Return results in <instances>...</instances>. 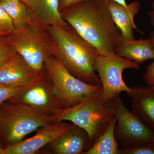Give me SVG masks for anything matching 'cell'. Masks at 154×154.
I'll list each match as a JSON object with an SVG mask.
<instances>
[{
    "label": "cell",
    "mask_w": 154,
    "mask_h": 154,
    "mask_svg": "<svg viewBox=\"0 0 154 154\" xmlns=\"http://www.w3.org/2000/svg\"><path fill=\"white\" fill-rule=\"evenodd\" d=\"M63 19L99 52L108 56L115 51L124 38L109 13L107 1L89 0L60 11Z\"/></svg>",
    "instance_id": "obj_1"
},
{
    "label": "cell",
    "mask_w": 154,
    "mask_h": 154,
    "mask_svg": "<svg viewBox=\"0 0 154 154\" xmlns=\"http://www.w3.org/2000/svg\"><path fill=\"white\" fill-rule=\"evenodd\" d=\"M54 46V56L72 75L87 84L102 85L94 69L99 54L67 22L46 28Z\"/></svg>",
    "instance_id": "obj_2"
},
{
    "label": "cell",
    "mask_w": 154,
    "mask_h": 154,
    "mask_svg": "<svg viewBox=\"0 0 154 154\" xmlns=\"http://www.w3.org/2000/svg\"><path fill=\"white\" fill-rule=\"evenodd\" d=\"M51 116L54 123L69 121L85 130L93 144L115 117L108 102L103 100L102 87L79 104L60 108Z\"/></svg>",
    "instance_id": "obj_3"
},
{
    "label": "cell",
    "mask_w": 154,
    "mask_h": 154,
    "mask_svg": "<svg viewBox=\"0 0 154 154\" xmlns=\"http://www.w3.org/2000/svg\"><path fill=\"white\" fill-rule=\"evenodd\" d=\"M54 123L51 116L6 101L0 106V143L4 148L19 143L39 128Z\"/></svg>",
    "instance_id": "obj_4"
},
{
    "label": "cell",
    "mask_w": 154,
    "mask_h": 154,
    "mask_svg": "<svg viewBox=\"0 0 154 154\" xmlns=\"http://www.w3.org/2000/svg\"><path fill=\"white\" fill-rule=\"evenodd\" d=\"M44 67L61 108L79 104L102 87V85L87 84L74 76L54 56L45 58Z\"/></svg>",
    "instance_id": "obj_5"
},
{
    "label": "cell",
    "mask_w": 154,
    "mask_h": 154,
    "mask_svg": "<svg viewBox=\"0 0 154 154\" xmlns=\"http://www.w3.org/2000/svg\"><path fill=\"white\" fill-rule=\"evenodd\" d=\"M15 51L34 70L44 71L45 58L54 55V46L46 28L37 22L14 34Z\"/></svg>",
    "instance_id": "obj_6"
},
{
    "label": "cell",
    "mask_w": 154,
    "mask_h": 154,
    "mask_svg": "<svg viewBox=\"0 0 154 154\" xmlns=\"http://www.w3.org/2000/svg\"><path fill=\"white\" fill-rule=\"evenodd\" d=\"M116 119L115 135L121 147L154 143V131L125 106L119 95L108 102Z\"/></svg>",
    "instance_id": "obj_7"
},
{
    "label": "cell",
    "mask_w": 154,
    "mask_h": 154,
    "mask_svg": "<svg viewBox=\"0 0 154 154\" xmlns=\"http://www.w3.org/2000/svg\"><path fill=\"white\" fill-rule=\"evenodd\" d=\"M139 64L122 57L116 54L105 56L99 54L94 64V69L98 74L102 86L103 100L107 102L122 92L129 95L132 92L122 78L125 69L140 68Z\"/></svg>",
    "instance_id": "obj_8"
},
{
    "label": "cell",
    "mask_w": 154,
    "mask_h": 154,
    "mask_svg": "<svg viewBox=\"0 0 154 154\" xmlns=\"http://www.w3.org/2000/svg\"><path fill=\"white\" fill-rule=\"evenodd\" d=\"M8 101L50 116L61 108L52 83L45 70L32 85Z\"/></svg>",
    "instance_id": "obj_9"
},
{
    "label": "cell",
    "mask_w": 154,
    "mask_h": 154,
    "mask_svg": "<svg viewBox=\"0 0 154 154\" xmlns=\"http://www.w3.org/2000/svg\"><path fill=\"white\" fill-rule=\"evenodd\" d=\"M74 125L71 122L62 121L41 127L32 137L4 148L3 154L36 153Z\"/></svg>",
    "instance_id": "obj_10"
},
{
    "label": "cell",
    "mask_w": 154,
    "mask_h": 154,
    "mask_svg": "<svg viewBox=\"0 0 154 154\" xmlns=\"http://www.w3.org/2000/svg\"><path fill=\"white\" fill-rule=\"evenodd\" d=\"M92 145L85 131L75 125L45 146V152L46 154H82Z\"/></svg>",
    "instance_id": "obj_11"
},
{
    "label": "cell",
    "mask_w": 154,
    "mask_h": 154,
    "mask_svg": "<svg viewBox=\"0 0 154 154\" xmlns=\"http://www.w3.org/2000/svg\"><path fill=\"white\" fill-rule=\"evenodd\" d=\"M42 72L34 70L17 53L0 66V84L10 86L28 85L35 81Z\"/></svg>",
    "instance_id": "obj_12"
},
{
    "label": "cell",
    "mask_w": 154,
    "mask_h": 154,
    "mask_svg": "<svg viewBox=\"0 0 154 154\" xmlns=\"http://www.w3.org/2000/svg\"><path fill=\"white\" fill-rule=\"evenodd\" d=\"M107 5L112 19L124 39H134V29L140 31L134 20L140 10V3L134 1L125 6L113 0H107Z\"/></svg>",
    "instance_id": "obj_13"
},
{
    "label": "cell",
    "mask_w": 154,
    "mask_h": 154,
    "mask_svg": "<svg viewBox=\"0 0 154 154\" xmlns=\"http://www.w3.org/2000/svg\"><path fill=\"white\" fill-rule=\"evenodd\" d=\"M131 88V111L154 131V86Z\"/></svg>",
    "instance_id": "obj_14"
},
{
    "label": "cell",
    "mask_w": 154,
    "mask_h": 154,
    "mask_svg": "<svg viewBox=\"0 0 154 154\" xmlns=\"http://www.w3.org/2000/svg\"><path fill=\"white\" fill-rule=\"evenodd\" d=\"M30 9L35 21L45 28L66 23L59 10V0H21Z\"/></svg>",
    "instance_id": "obj_15"
},
{
    "label": "cell",
    "mask_w": 154,
    "mask_h": 154,
    "mask_svg": "<svg viewBox=\"0 0 154 154\" xmlns=\"http://www.w3.org/2000/svg\"><path fill=\"white\" fill-rule=\"evenodd\" d=\"M122 57L141 64L146 61L154 59V48L152 39H123L115 51Z\"/></svg>",
    "instance_id": "obj_16"
},
{
    "label": "cell",
    "mask_w": 154,
    "mask_h": 154,
    "mask_svg": "<svg viewBox=\"0 0 154 154\" xmlns=\"http://www.w3.org/2000/svg\"><path fill=\"white\" fill-rule=\"evenodd\" d=\"M0 4L11 17L18 32L36 22L30 9L22 1L0 0Z\"/></svg>",
    "instance_id": "obj_17"
},
{
    "label": "cell",
    "mask_w": 154,
    "mask_h": 154,
    "mask_svg": "<svg viewBox=\"0 0 154 154\" xmlns=\"http://www.w3.org/2000/svg\"><path fill=\"white\" fill-rule=\"evenodd\" d=\"M116 123V119L114 117L91 148L82 154H119V147L120 145L115 135Z\"/></svg>",
    "instance_id": "obj_18"
},
{
    "label": "cell",
    "mask_w": 154,
    "mask_h": 154,
    "mask_svg": "<svg viewBox=\"0 0 154 154\" xmlns=\"http://www.w3.org/2000/svg\"><path fill=\"white\" fill-rule=\"evenodd\" d=\"M39 75L32 83L25 85L10 86L0 84V106L6 101H8L11 98L18 95L19 93L25 91L27 88L32 85L38 79Z\"/></svg>",
    "instance_id": "obj_19"
},
{
    "label": "cell",
    "mask_w": 154,
    "mask_h": 154,
    "mask_svg": "<svg viewBox=\"0 0 154 154\" xmlns=\"http://www.w3.org/2000/svg\"><path fill=\"white\" fill-rule=\"evenodd\" d=\"M119 154H154V143H145L119 148Z\"/></svg>",
    "instance_id": "obj_20"
},
{
    "label": "cell",
    "mask_w": 154,
    "mask_h": 154,
    "mask_svg": "<svg viewBox=\"0 0 154 154\" xmlns=\"http://www.w3.org/2000/svg\"><path fill=\"white\" fill-rule=\"evenodd\" d=\"M14 34L0 35V55H14L17 53L14 48Z\"/></svg>",
    "instance_id": "obj_21"
},
{
    "label": "cell",
    "mask_w": 154,
    "mask_h": 154,
    "mask_svg": "<svg viewBox=\"0 0 154 154\" xmlns=\"http://www.w3.org/2000/svg\"><path fill=\"white\" fill-rule=\"evenodd\" d=\"M0 30L10 34H16L18 31L13 21L5 10L0 4Z\"/></svg>",
    "instance_id": "obj_22"
},
{
    "label": "cell",
    "mask_w": 154,
    "mask_h": 154,
    "mask_svg": "<svg viewBox=\"0 0 154 154\" xmlns=\"http://www.w3.org/2000/svg\"><path fill=\"white\" fill-rule=\"evenodd\" d=\"M150 36L152 41L154 48V31H152ZM143 79L147 86H154V60L147 66L146 72L143 75Z\"/></svg>",
    "instance_id": "obj_23"
},
{
    "label": "cell",
    "mask_w": 154,
    "mask_h": 154,
    "mask_svg": "<svg viewBox=\"0 0 154 154\" xmlns=\"http://www.w3.org/2000/svg\"><path fill=\"white\" fill-rule=\"evenodd\" d=\"M88 1L89 0H61L59 3L60 11L77 3Z\"/></svg>",
    "instance_id": "obj_24"
},
{
    "label": "cell",
    "mask_w": 154,
    "mask_h": 154,
    "mask_svg": "<svg viewBox=\"0 0 154 154\" xmlns=\"http://www.w3.org/2000/svg\"><path fill=\"white\" fill-rule=\"evenodd\" d=\"M14 55H0V66L5 62L6 61L8 60L11 58L13 57Z\"/></svg>",
    "instance_id": "obj_25"
},
{
    "label": "cell",
    "mask_w": 154,
    "mask_h": 154,
    "mask_svg": "<svg viewBox=\"0 0 154 154\" xmlns=\"http://www.w3.org/2000/svg\"><path fill=\"white\" fill-rule=\"evenodd\" d=\"M148 14L150 18L151 23L154 26V11H149L148 12Z\"/></svg>",
    "instance_id": "obj_26"
},
{
    "label": "cell",
    "mask_w": 154,
    "mask_h": 154,
    "mask_svg": "<svg viewBox=\"0 0 154 154\" xmlns=\"http://www.w3.org/2000/svg\"><path fill=\"white\" fill-rule=\"evenodd\" d=\"M97 1H100V2H105V1H107V0H97ZM113 1H115V2H117L119 4H121V5H123L125 6L127 5L126 2H125V0H113Z\"/></svg>",
    "instance_id": "obj_27"
},
{
    "label": "cell",
    "mask_w": 154,
    "mask_h": 154,
    "mask_svg": "<svg viewBox=\"0 0 154 154\" xmlns=\"http://www.w3.org/2000/svg\"><path fill=\"white\" fill-rule=\"evenodd\" d=\"M8 34H11L5 31H1L0 30V35H8Z\"/></svg>",
    "instance_id": "obj_28"
},
{
    "label": "cell",
    "mask_w": 154,
    "mask_h": 154,
    "mask_svg": "<svg viewBox=\"0 0 154 154\" xmlns=\"http://www.w3.org/2000/svg\"><path fill=\"white\" fill-rule=\"evenodd\" d=\"M3 149L4 147L0 143V154H3Z\"/></svg>",
    "instance_id": "obj_29"
},
{
    "label": "cell",
    "mask_w": 154,
    "mask_h": 154,
    "mask_svg": "<svg viewBox=\"0 0 154 154\" xmlns=\"http://www.w3.org/2000/svg\"><path fill=\"white\" fill-rule=\"evenodd\" d=\"M152 8L154 9V2L153 3L152 5Z\"/></svg>",
    "instance_id": "obj_30"
},
{
    "label": "cell",
    "mask_w": 154,
    "mask_h": 154,
    "mask_svg": "<svg viewBox=\"0 0 154 154\" xmlns=\"http://www.w3.org/2000/svg\"><path fill=\"white\" fill-rule=\"evenodd\" d=\"M11 1H21V0H11Z\"/></svg>",
    "instance_id": "obj_31"
},
{
    "label": "cell",
    "mask_w": 154,
    "mask_h": 154,
    "mask_svg": "<svg viewBox=\"0 0 154 154\" xmlns=\"http://www.w3.org/2000/svg\"><path fill=\"white\" fill-rule=\"evenodd\" d=\"M59 2H60L61 1V0H59Z\"/></svg>",
    "instance_id": "obj_32"
}]
</instances>
